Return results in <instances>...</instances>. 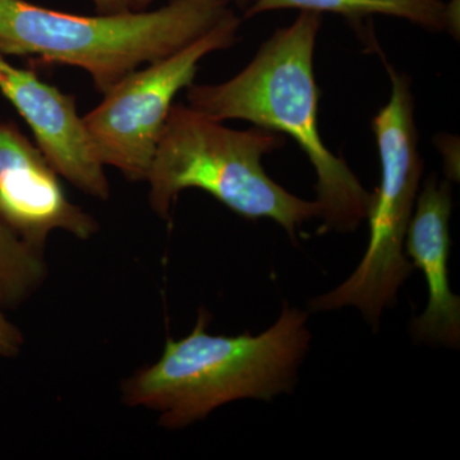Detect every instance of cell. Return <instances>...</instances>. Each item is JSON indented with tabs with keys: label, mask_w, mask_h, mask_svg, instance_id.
<instances>
[{
	"label": "cell",
	"mask_w": 460,
	"mask_h": 460,
	"mask_svg": "<svg viewBox=\"0 0 460 460\" xmlns=\"http://www.w3.org/2000/svg\"><path fill=\"white\" fill-rule=\"evenodd\" d=\"M321 14L301 12L295 22L263 42L252 62L229 81L187 87L189 107L217 122L242 119L289 136L317 175L319 234L354 232L367 219L371 193L319 131L320 90L314 53Z\"/></svg>",
	"instance_id": "6da1fadb"
},
{
	"label": "cell",
	"mask_w": 460,
	"mask_h": 460,
	"mask_svg": "<svg viewBox=\"0 0 460 460\" xmlns=\"http://www.w3.org/2000/svg\"><path fill=\"white\" fill-rule=\"evenodd\" d=\"M208 317L199 311L187 337L168 339L155 363L124 381L127 405L155 411L160 425L181 429L228 402L292 392L310 347L307 313L284 304L266 332L237 337L210 334Z\"/></svg>",
	"instance_id": "7a4b0ae2"
},
{
	"label": "cell",
	"mask_w": 460,
	"mask_h": 460,
	"mask_svg": "<svg viewBox=\"0 0 460 460\" xmlns=\"http://www.w3.org/2000/svg\"><path fill=\"white\" fill-rule=\"evenodd\" d=\"M235 16L229 0H172L156 11L99 16L0 0V53L78 66L105 95L144 63L177 53Z\"/></svg>",
	"instance_id": "3957f363"
},
{
	"label": "cell",
	"mask_w": 460,
	"mask_h": 460,
	"mask_svg": "<svg viewBox=\"0 0 460 460\" xmlns=\"http://www.w3.org/2000/svg\"><path fill=\"white\" fill-rule=\"evenodd\" d=\"M286 144V136L271 129L235 131L189 105L172 104L147 172L151 208L169 220L181 192L202 190L244 219L274 220L296 241V230L319 217L320 208L263 171L262 157Z\"/></svg>",
	"instance_id": "277c9868"
},
{
	"label": "cell",
	"mask_w": 460,
	"mask_h": 460,
	"mask_svg": "<svg viewBox=\"0 0 460 460\" xmlns=\"http://www.w3.org/2000/svg\"><path fill=\"white\" fill-rule=\"evenodd\" d=\"M386 68L392 95L372 119L381 181L371 193L367 250L347 280L308 304L314 313L349 305L358 308L372 328L378 325L384 310L395 304L399 288L414 269L405 256L404 244L423 172L410 78L387 63Z\"/></svg>",
	"instance_id": "5b68a950"
},
{
	"label": "cell",
	"mask_w": 460,
	"mask_h": 460,
	"mask_svg": "<svg viewBox=\"0 0 460 460\" xmlns=\"http://www.w3.org/2000/svg\"><path fill=\"white\" fill-rule=\"evenodd\" d=\"M241 22L230 18L189 47L132 72L83 117L104 166L119 169L127 180L146 181L172 100L193 84L202 58L234 45Z\"/></svg>",
	"instance_id": "8992f818"
},
{
	"label": "cell",
	"mask_w": 460,
	"mask_h": 460,
	"mask_svg": "<svg viewBox=\"0 0 460 460\" xmlns=\"http://www.w3.org/2000/svg\"><path fill=\"white\" fill-rule=\"evenodd\" d=\"M0 217L41 253L53 230L83 241L99 230L96 220L66 198L40 148L9 122H0Z\"/></svg>",
	"instance_id": "52a82bcc"
},
{
	"label": "cell",
	"mask_w": 460,
	"mask_h": 460,
	"mask_svg": "<svg viewBox=\"0 0 460 460\" xmlns=\"http://www.w3.org/2000/svg\"><path fill=\"white\" fill-rule=\"evenodd\" d=\"M0 91L13 104L35 136L38 147L78 190L108 199L111 186L74 95L41 81L33 72L17 68L0 53Z\"/></svg>",
	"instance_id": "ba28073f"
},
{
	"label": "cell",
	"mask_w": 460,
	"mask_h": 460,
	"mask_svg": "<svg viewBox=\"0 0 460 460\" xmlns=\"http://www.w3.org/2000/svg\"><path fill=\"white\" fill-rule=\"evenodd\" d=\"M452 208L449 183H438L431 175L417 198L404 248L414 269L425 275L429 290L428 307L411 323V334L423 343L458 348L460 299L450 289L447 270Z\"/></svg>",
	"instance_id": "9c48e42d"
},
{
	"label": "cell",
	"mask_w": 460,
	"mask_h": 460,
	"mask_svg": "<svg viewBox=\"0 0 460 460\" xmlns=\"http://www.w3.org/2000/svg\"><path fill=\"white\" fill-rule=\"evenodd\" d=\"M279 9L332 13L359 23L363 18L381 14L402 18L435 32L459 33V2L452 0H257L244 12V17H255Z\"/></svg>",
	"instance_id": "30bf717a"
},
{
	"label": "cell",
	"mask_w": 460,
	"mask_h": 460,
	"mask_svg": "<svg viewBox=\"0 0 460 460\" xmlns=\"http://www.w3.org/2000/svg\"><path fill=\"white\" fill-rule=\"evenodd\" d=\"M47 275L42 253L27 244L0 217V305H16L32 295Z\"/></svg>",
	"instance_id": "8fae6325"
},
{
	"label": "cell",
	"mask_w": 460,
	"mask_h": 460,
	"mask_svg": "<svg viewBox=\"0 0 460 460\" xmlns=\"http://www.w3.org/2000/svg\"><path fill=\"white\" fill-rule=\"evenodd\" d=\"M23 344L22 334L0 311V357H13Z\"/></svg>",
	"instance_id": "7c38bea8"
},
{
	"label": "cell",
	"mask_w": 460,
	"mask_h": 460,
	"mask_svg": "<svg viewBox=\"0 0 460 460\" xmlns=\"http://www.w3.org/2000/svg\"><path fill=\"white\" fill-rule=\"evenodd\" d=\"M102 14L124 13L133 11V0H91Z\"/></svg>",
	"instance_id": "4fadbf2b"
},
{
	"label": "cell",
	"mask_w": 460,
	"mask_h": 460,
	"mask_svg": "<svg viewBox=\"0 0 460 460\" xmlns=\"http://www.w3.org/2000/svg\"><path fill=\"white\" fill-rule=\"evenodd\" d=\"M155 0H133V11L140 12L146 11ZM232 4L237 5L238 8L243 9L246 12L248 8L252 7L257 0H229Z\"/></svg>",
	"instance_id": "5bb4252c"
}]
</instances>
